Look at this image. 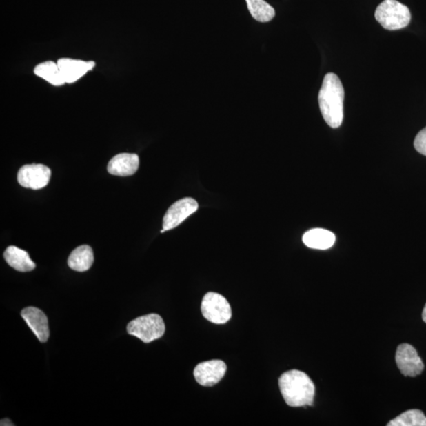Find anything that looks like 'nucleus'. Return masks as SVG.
<instances>
[{
    "label": "nucleus",
    "instance_id": "nucleus-1",
    "mask_svg": "<svg viewBox=\"0 0 426 426\" xmlns=\"http://www.w3.org/2000/svg\"><path fill=\"white\" fill-rule=\"evenodd\" d=\"M344 89L334 73H327L319 92L318 101L322 116L332 128H340L343 119Z\"/></svg>",
    "mask_w": 426,
    "mask_h": 426
},
{
    "label": "nucleus",
    "instance_id": "nucleus-2",
    "mask_svg": "<svg viewBox=\"0 0 426 426\" xmlns=\"http://www.w3.org/2000/svg\"><path fill=\"white\" fill-rule=\"evenodd\" d=\"M281 394L288 406L299 407L312 405L315 385L307 374L293 369L281 375L278 379Z\"/></svg>",
    "mask_w": 426,
    "mask_h": 426
},
{
    "label": "nucleus",
    "instance_id": "nucleus-3",
    "mask_svg": "<svg viewBox=\"0 0 426 426\" xmlns=\"http://www.w3.org/2000/svg\"><path fill=\"white\" fill-rule=\"evenodd\" d=\"M375 19L385 30L392 31L405 28L412 14L406 5L397 0H385L376 8Z\"/></svg>",
    "mask_w": 426,
    "mask_h": 426
},
{
    "label": "nucleus",
    "instance_id": "nucleus-4",
    "mask_svg": "<svg viewBox=\"0 0 426 426\" xmlns=\"http://www.w3.org/2000/svg\"><path fill=\"white\" fill-rule=\"evenodd\" d=\"M128 332L142 342L149 343L165 334V325L160 315L151 314L130 321L128 325Z\"/></svg>",
    "mask_w": 426,
    "mask_h": 426
},
{
    "label": "nucleus",
    "instance_id": "nucleus-5",
    "mask_svg": "<svg viewBox=\"0 0 426 426\" xmlns=\"http://www.w3.org/2000/svg\"><path fill=\"white\" fill-rule=\"evenodd\" d=\"M201 313L204 318L217 325L225 324L232 318V308L227 300L221 294L209 292L201 303Z\"/></svg>",
    "mask_w": 426,
    "mask_h": 426
},
{
    "label": "nucleus",
    "instance_id": "nucleus-6",
    "mask_svg": "<svg viewBox=\"0 0 426 426\" xmlns=\"http://www.w3.org/2000/svg\"><path fill=\"white\" fill-rule=\"evenodd\" d=\"M199 207L198 202L191 198H185L174 202L163 216V230L170 231L177 227L190 215L194 214Z\"/></svg>",
    "mask_w": 426,
    "mask_h": 426
},
{
    "label": "nucleus",
    "instance_id": "nucleus-7",
    "mask_svg": "<svg viewBox=\"0 0 426 426\" xmlns=\"http://www.w3.org/2000/svg\"><path fill=\"white\" fill-rule=\"evenodd\" d=\"M50 168L43 165H26L19 169L18 182L25 188L40 190L45 187L51 178Z\"/></svg>",
    "mask_w": 426,
    "mask_h": 426
},
{
    "label": "nucleus",
    "instance_id": "nucleus-8",
    "mask_svg": "<svg viewBox=\"0 0 426 426\" xmlns=\"http://www.w3.org/2000/svg\"><path fill=\"white\" fill-rule=\"evenodd\" d=\"M396 362L401 374L414 378L423 373L424 364L416 349L407 343H403L397 348Z\"/></svg>",
    "mask_w": 426,
    "mask_h": 426
},
{
    "label": "nucleus",
    "instance_id": "nucleus-9",
    "mask_svg": "<svg viewBox=\"0 0 426 426\" xmlns=\"http://www.w3.org/2000/svg\"><path fill=\"white\" fill-rule=\"evenodd\" d=\"M227 371L225 363L221 360H210L199 364L194 369V378L200 385L214 386L222 380Z\"/></svg>",
    "mask_w": 426,
    "mask_h": 426
},
{
    "label": "nucleus",
    "instance_id": "nucleus-10",
    "mask_svg": "<svg viewBox=\"0 0 426 426\" xmlns=\"http://www.w3.org/2000/svg\"><path fill=\"white\" fill-rule=\"evenodd\" d=\"M57 64L65 83L67 84H72L83 78L89 71L94 70L96 65L94 61H84L70 58L59 59Z\"/></svg>",
    "mask_w": 426,
    "mask_h": 426
},
{
    "label": "nucleus",
    "instance_id": "nucleus-11",
    "mask_svg": "<svg viewBox=\"0 0 426 426\" xmlns=\"http://www.w3.org/2000/svg\"><path fill=\"white\" fill-rule=\"evenodd\" d=\"M21 315L38 340L41 343L47 342L50 332H49L48 321L45 313L39 309L30 307L23 310Z\"/></svg>",
    "mask_w": 426,
    "mask_h": 426
},
{
    "label": "nucleus",
    "instance_id": "nucleus-12",
    "mask_svg": "<svg viewBox=\"0 0 426 426\" xmlns=\"http://www.w3.org/2000/svg\"><path fill=\"white\" fill-rule=\"evenodd\" d=\"M139 167V157L134 154H120L109 161L108 172L113 176H133Z\"/></svg>",
    "mask_w": 426,
    "mask_h": 426
},
{
    "label": "nucleus",
    "instance_id": "nucleus-13",
    "mask_svg": "<svg viewBox=\"0 0 426 426\" xmlns=\"http://www.w3.org/2000/svg\"><path fill=\"white\" fill-rule=\"evenodd\" d=\"M3 256L7 263L19 272H30L36 267V264L31 260L29 254L14 245L8 247Z\"/></svg>",
    "mask_w": 426,
    "mask_h": 426
},
{
    "label": "nucleus",
    "instance_id": "nucleus-14",
    "mask_svg": "<svg viewBox=\"0 0 426 426\" xmlns=\"http://www.w3.org/2000/svg\"><path fill=\"white\" fill-rule=\"evenodd\" d=\"M303 241L307 247L316 250H327L336 242L335 234L325 229H312L304 234Z\"/></svg>",
    "mask_w": 426,
    "mask_h": 426
},
{
    "label": "nucleus",
    "instance_id": "nucleus-15",
    "mask_svg": "<svg viewBox=\"0 0 426 426\" xmlns=\"http://www.w3.org/2000/svg\"><path fill=\"white\" fill-rule=\"evenodd\" d=\"M94 256L90 245H83L71 252L68 258V265L71 270L77 272L89 270L94 264Z\"/></svg>",
    "mask_w": 426,
    "mask_h": 426
},
{
    "label": "nucleus",
    "instance_id": "nucleus-16",
    "mask_svg": "<svg viewBox=\"0 0 426 426\" xmlns=\"http://www.w3.org/2000/svg\"><path fill=\"white\" fill-rule=\"evenodd\" d=\"M34 71L38 77L48 81V83L54 86H61L65 84L57 63L53 61L43 62L37 65Z\"/></svg>",
    "mask_w": 426,
    "mask_h": 426
},
{
    "label": "nucleus",
    "instance_id": "nucleus-17",
    "mask_svg": "<svg viewBox=\"0 0 426 426\" xmlns=\"http://www.w3.org/2000/svg\"><path fill=\"white\" fill-rule=\"evenodd\" d=\"M252 17L260 23H269L275 17L276 12L265 0H245Z\"/></svg>",
    "mask_w": 426,
    "mask_h": 426
},
{
    "label": "nucleus",
    "instance_id": "nucleus-18",
    "mask_svg": "<svg viewBox=\"0 0 426 426\" xmlns=\"http://www.w3.org/2000/svg\"><path fill=\"white\" fill-rule=\"evenodd\" d=\"M387 426H426V417L420 409H409L398 415Z\"/></svg>",
    "mask_w": 426,
    "mask_h": 426
},
{
    "label": "nucleus",
    "instance_id": "nucleus-19",
    "mask_svg": "<svg viewBox=\"0 0 426 426\" xmlns=\"http://www.w3.org/2000/svg\"><path fill=\"white\" fill-rule=\"evenodd\" d=\"M415 150L426 156V128L420 130L414 141Z\"/></svg>",
    "mask_w": 426,
    "mask_h": 426
},
{
    "label": "nucleus",
    "instance_id": "nucleus-20",
    "mask_svg": "<svg viewBox=\"0 0 426 426\" xmlns=\"http://www.w3.org/2000/svg\"><path fill=\"white\" fill-rule=\"evenodd\" d=\"M1 425L2 426H12V425H14V424H12V422H10V420L9 419L5 418V419H2L1 420Z\"/></svg>",
    "mask_w": 426,
    "mask_h": 426
},
{
    "label": "nucleus",
    "instance_id": "nucleus-21",
    "mask_svg": "<svg viewBox=\"0 0 426 426\" xmlns=\"http://www.w3.org/2000/svg\"><path fill=\"white\" fill-rule=\"evenodd\" d=\"M423 321L426 323V305H425V308H424L423 312Z\"/></svg>",
    "mask_w": 426,
    "mask_h": 426
}]
</instances>
